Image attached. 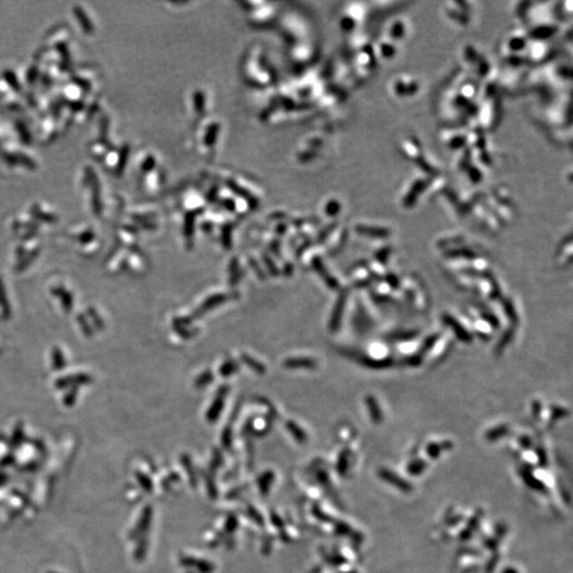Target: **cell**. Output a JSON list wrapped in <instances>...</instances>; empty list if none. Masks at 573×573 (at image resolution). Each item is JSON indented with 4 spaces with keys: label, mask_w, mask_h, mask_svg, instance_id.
Instances as JSON below:
<instances>
[{
    "label": "cell",
    "mask_w": 573,
    "mask_h": 573,
    "mask_svg": "<svg viewBox=\"0 0 573 573\" xmlns=\"http://www.w3.org/2000/svg\"><path fill=\"white\" fill-rule=\"evenodd\" d=\"M390 92L398 99L413 98L417 95L420 85L416 78L410 74H399L390 82Z\"/></svg>",
    "instance_id": "obj_1"
},
{
    "label": "cell",
    "mask_w": 573,
    "mask_h": 573,
    "mask_svg": "<svg viewBox=\"0 0 573 573\" xmlns=\"http://www.w3.org/2000/svg\"><path fill=\"white\" fill-rule=\"evenodd\" d=\"M429 186V179L428 177H414L411 181L404 186L402 192V203L403 206L412 207L415 205L417 198L419 197L422 190Z\"/></svg>",
    "instance_id": "obj_2"
},
{
    "label": "cell",
    "mask_w": 573,
    "mask_h": 573,
    "mask_svg": "<svg viewBox=\"0 0 573 573\" xmlns=\"http://www.w3.org/2000/svg\"><path fill=\"white\" fill-rule=\"evenodd\" d=\"M467 2H447L445 3V14L447 18L452 23L465 26L469 23V8Z\"/></svg>",
    "instance_id": "obj_3"
},
{
    "label": "cell",
    "mask_w": 573,
    "mask_h": 573,
    "mask_svg": "<svg viewBox=\"0 0 573 573\" xmlns=\"http://www.w3.org/2000/svg\"><path fill=\"white\" fill-rule=\"evenodd\" d=\"M406 36H408V24H406L404 18L397 17L395 19H393L384 29L383 37L397 45L400 41L404 40Z\"/></svg>",
    "instance_id": "obj_4"
},
{
    "label": "cell",
    "mask_w": 573,
    "mask_h": 573,
    "mask_svg": "<svg viewBox=\"0 0 573 573\" xmlns=\"http://www.w3.org/2000/svg\"><path fill=\"white\" fill-rule=\"evenodd\" d=\"M497 110V104L492 97L482 100V105L479 108V122L483 128L489 129L496 122Z\"/></svg>",
    "instance_id": "obj_5"
},
{
    "label": "cell",
    "mask_w": 573,
    "mask_h": 573,
    "mask_svg": "<svg viewBox=\"0 0 573 573\" xmlns=\"http://www.w3.org/2000/svg\"><path fill=\"white\" fill-rule=\"evenodd\" d=\"M551 47L547 40H530L526 50V57L532 62H541L549 58Z\"/></svg>",
    "instance_id": "obj_6"
},
{
    "label": "cell",
    "mask_w": 573,
    "mask_h": 573,
    "mask_svg": "<svg viewBox=\"0 0 573 573\" xmlns=\"http://www.w3.org/2000/svg\"><path fill=\"white\" fill-rule=\"evenodd\" d=\"M372 51H374L376 60L391 61L396 58L398 53V45L382 36L377 41Z\"/></svg>",
    "instance_id": "obj_7"
},
{
    "label": "cell",
    "mask_w": 573,
    "mask_h": 573,
    "mask_svg": "<svg viewBox=\"0 0 573 573\" xmlns=\"http://www.w3.org/2000/svg\"><path fill=\"white\" fill-rule=\"evenodd\" d=\"M402 151H403V154L406 158H409L410 161L416 163L417 166H419L426 160V157L424 156L422 146H420V143L418 142V140H416L415 138H413V137L406 138V139L403 140Z\"/></svg>",
    "instance_id": "obj_8"
},
{
    "label": "cell",
    "mask_w": 573,
    "mask_h": 573,
    "mask_svg": "<svg viewBox=\"0 0 573 573\" xmlns=\"http://www.w3.org/2000/svg\"><path fill=\"white\" fill-rule=\"evenodd\" d=\"M445 142V146L449 147L450 149L458 150L463 148L464 143L467 142V134H463L458 131H451V132H446L441 136Z\"/></svg>",
    "instance_id": "obj_9"
},
{
    "label": "cell",
    "mask_w": 573,
    "mask_h": 573,
    "mask_svg": "<svg viewBox=\"0 0 573 573\" xmlns=\"http://www.w3.org/2000/svg\"><path fill=\"white\" fill-rule=\"evenodd\" d=\"M360 232L375 237H386L390 234V231L384 227H360Z\"/></svg>",
    "instance_id": "obj_10"
}]
</instances>
